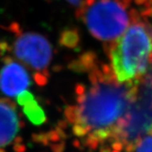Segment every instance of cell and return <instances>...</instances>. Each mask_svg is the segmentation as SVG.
I'll list each match as a JSON object with an SVG mask.
<instances>
[{"instance_id":"6da1fadb","label":"cell","mask_w":152,"mask_h":152,"mask_svg":"<svg viewBox=\"0 0 152 152\" xmlns=\"http://www.w3.org/2000/svg\"><path fill=\"white\" fill-rule=\"evenodd\" d=\"M138 81L120 83L107 72L93 71L88 86L76 87L75 104L65 112L74 134L91 150L107 149L134 102Z\"/></svg>"},{"instance_id":"7a4b0ae2","label":"cell","mask_w":152,"mask_h":152,"mask_svg":"<svg viewBox=\"0 0 152 152\" xmlns=\"http://www.w3.org/2000/svg\"><path fill=\"white\" fill-rule=\"evenodd\" d=\"M152 42L145 29L133 26L118 40L112 53V67L120 83L138 81L147 71Z\"/></svg>"},{"instance_id":"3957f363","label":"cell","mask_w":152,"mask_h":152,"mask_svg":"<svg viewBox=\"0 0 152 152\" xmlns=\"http://www.w3.org/2000/svg\"><path fill=\"white\" fill-rule=\"evenodd\" d=\"M146 135H152V75L139 80L134 101L124 124L101 152H133L137 142Z\"/></svg>"},{"instance_id":"277c9868","label":"cell","mask_w":152,"mask_h":152,"mask_svg":"<svg viewBox=\"0 0 152 152\" xmlns=\"http://www.w3.org/2000/svg\"><path fill=\"white\" fill-rule=\"evenodd\" d=\"M10 30L15 34L10 46L0 42V53L10 51L20 64L31 71L35 80L40 86L48 83V68L53 59V47L43 35L35 31H22L16 23L11 24Z\"/></svg>"},{"instance_id":"5b68a950","label":"cell","mask_w":152,"mask_h":152,"mask_svg":"<svg viewBox=\"0 0 152 152\" xmlns=\"http://www.w3.org/2000/svg\"><path fill=\"white\" fill-rule=\"evenodd\" d=\"M82 18L93 37L103 41L123 34L129 21L124 10L113 0L90 3L83 10Z\"/></svg>"},{"instance_id":"8992f818","label":"cell","mask_w":152,"mask_h":152,"mask_svg":"<svg viewBox=\"0 0 152 152\" xmlns=\"http://www.w3.org/2000/svg\"><path fill=\"white\" fill-rule=\"evenodd\" d=\"M4 65L0 70V90L10 97H15L31 86L27 69L12 58L4 57Z\"/></svg>"},{"instance_id":"52a82bcc","label":"cell","mask_w":152,"mask_h":152,"mask_svg":"<svg viewBox=\"0 0 152 152\" xmlns=\"http://www.w3.org/2000/svg\"><path fill=\"white\" fill-rule=\"evenodd\" d=\"M20 127L15 104L9 99H0V149L8 146L15 140Z\"/></svg>"},{"instance_id":"ba28073f","label":"cell","mask_w":152,"mask_h":152,"mask_svg":"<svg viewBox=\"0 0 152 152\" xmlns=\"http://www.w3.org/2000/svg\"><path fill=\"white\" fill-rule=\"evenodd\" d=\"M17 102L21 106L24 114L33 124L42 125L46 122L45 112L31 93L28 91L20 93L17 96Z\"/></svg>"},{"instance_id":"9c48e42d","label":"cell","mask_w":152,"mask_h":152,"mask_svg":"<svg viewBox=\"0 0 152 152\" xmlns=\"http://www.w3.org/2000/svg\"><path fill=\"white\" fill-rule=\"evenodd\" d=\"M133 152H152V135H146L140 140Z\"/></svg>"},{"instance_id":"30bf717a","label":"cell","mask_w":152,"mask_h":152,"mask_svg":"<svg viewBox=\"0 0 152 152\" xmlns=\"http://www.w3.org/2000/svg\"><path fill=\"white\" fill-rule=\"evenodd\" d=\"M60 42L62 45L72 48L77 42V34L72 31H64L60 37Z\"/></svg>"},{"instance_id":"8fae6325","label":"cell","mask_w":152,"mask_h":152,"mask_svg":"<svg viewBox=\"0 0 152 152\" xmlns=\"http://www.w3.org/2000/svg\"><path fill=\"white\" fill-rule=\"evenodd\" d=\"M66 1L71 4H73V5H78V4H80L81 0H66Z\"/></svg>"}]
</instances>
